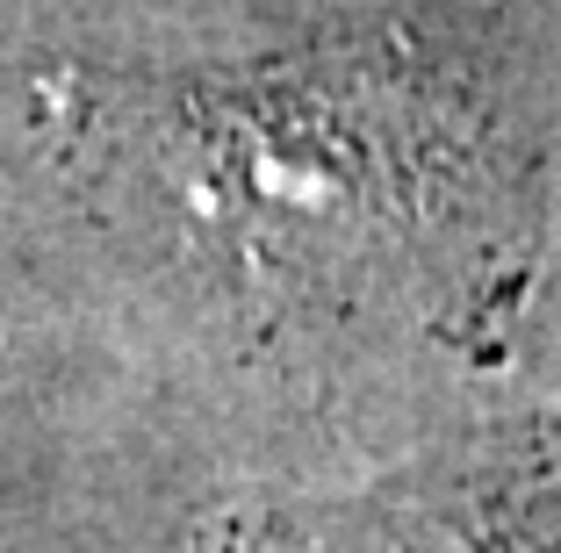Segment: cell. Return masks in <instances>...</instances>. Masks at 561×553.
Instances as JSON below:
<instances>
[{
	"mask_svg": "<svg viewBox=\"0 0 561 553\" xmlns=\"http://www.w3.org/2000/svg\"><path fill=\"white\" fill-rule=\"evenodd\" d=\"M15 123L0 345L209 518L547 395V137L482 36L66 58Z\"/></svg>",
	"mask_w": 561,
	"mask_h": 553,
	"instance_id": "cell-1",
	"label": "cell"
},
{
	"mask_svg": "<svg viewBox=\"0 0 561 553\" xmlns=\"http://www.w3.org/2000/svg\"><path fill=\"white\" fill-rule=\"evenodd\" d=\"M195 553H561V403L533 395L375 468L260 496Z\"/></svg>",
	"mask_w": 561,
	"mask_h": 553,
	"instance_id": "cell-2",
	"label": "cell"
},
{
	"mask_svg": "<svg viewBox=\"0 0 561 553\" xmlns=\"http://www.w3.org/2000/svg\"><path fill=\"white\" fill-rule=\"evenodd\" d=\"M540 381L561 403V280L547 288V316H540Z\"/></svg>",
	"mask_w": 561,
	"mask_h": 553,
	"instance_id": "cell-3",
	"label": "cell"
}]
</instances>
